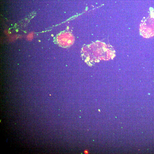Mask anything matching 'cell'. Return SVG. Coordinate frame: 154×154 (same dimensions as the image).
I'll return each instance as SVG.
<instances>
[{"label": "cell", "instance_id": "1", "mask_svg": "<svg viewBox=\"0 0 154 154\" xmlns=\"http://www.w3.org/2000/svg\"><path fill=\"white\" fill-rule=\"evenodd\" d=\"M84 153L85 154H88V152L87 150H86L84 151Z\"/></svg>", "mask_w": 154, "mask_h": 154}]
</instances>
